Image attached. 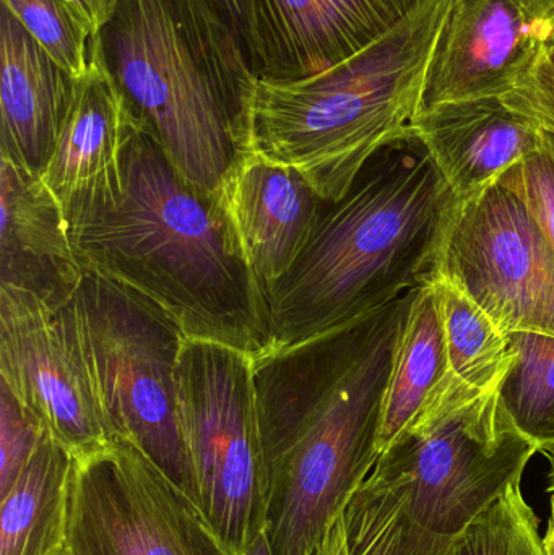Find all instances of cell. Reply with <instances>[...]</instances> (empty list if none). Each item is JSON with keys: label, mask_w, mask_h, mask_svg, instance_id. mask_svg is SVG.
<instances>
[{"label": "cell", "mask_w": 554, "mask_h": 555, "mask_svg": "<svg viewBox=\"0 0 554 555\" xmlns=\"http://www.w3.org/2000/svg\"><path fill=\"white\" fill-rule=\"evenodd\" d=\"M415 294L253 358L273 555L311 554L373 472L394 356Z\"/></svg>", "instance_id": "6da1fadb"}, {"label": "cell", "mask_w": 554, "mask_h": 555, "mask_svg": "<svg viewBox=\"0 0 554 555\" xmlns=\"http://www.w3.org/2000/svg\"><path fill=\"white\" fill-rule=\"evenodd\" d=\"M123 179L116 204L67 218L81 267L158 304L189 339L269 352V304L223 195L188 181L133 119Z\"/></svg>", "instance_id": "7a4b0ae2"}, {"label": "cell", "mask_w": 554, "mask_h": 555, "mask_svg": "<svg viewBox=\"0 0 554 555\" xmlns=\"http://www.w3.org/2000/svg\"><path fill=\"white\" fill-rule=\"evenodd\" d=\"M459 204L412 132L377 152L340 201L325 202L295 266L270 291V351L348 325L425 283Z\"/></svg>", "instance_id": "3957f363"}, {"label": "cell", "mask_w": 554, "mask_h": 555, "mask_svg": "<svg viewBox=\"0 0 554 555\" xmlns=\"http://www.w3.org/2000/svg\"><path fill=\"white\" fill-rule=\"evenodd\" d=\"M93 57L192 184L223 195L254 155L257 78L208 0H116Z\"/></svg>", "instance_id": "277c9868"}, {"label": "cell", "mask_w": 554, "mask_h": 555, "mask_svg": "<svg viewBox=\"0 0 554 555\" xmlns=\"http://www.w3.org/2000/svg\"><path fill=\"white\" fill-rule=\"evenodd\" d=\"M452 0H426L379 41L314 77L257 80L254 153L298 169L327 204L381 150L409 135Z\"/></svg>", "instance_id": "5b68a950"}, {"label": "cell", "mask_w": 554, "mask_h": 555, "mask_svg": "<svg viewBox=\"0 0 554 555\" xmlns=\"http://www.w3.org/2000/svg\"><path fill=\"white\" fill-rule=\"evenodd\" d=\"M536 453L501 388L480 390L454 375L379 453L370 478L399 504L407 555H441L523 481Z\"/></svg>", "instance_id": "8992f818"}, {"label": "cell", "mask_w": 554, "mask_h": 555, "mask_svg": "<svg viewBox=\"0 0 554 555\" xmlns=\"http://www.w3.org/2000/svg\"><path fill=\"white\" fill-rule=\"evenodd\" d=\"M94 391L114 439L142 450L192 499L175 372L188 336L139 291L83 269L74 299Z\"/></svg>", "instance_id": "52a82bcc"}, {"label": "cell", "mask_w": 554, "mask_h": 555, "mask_svg": "<svg viewBox=\"0 0 554 555\" xmlns=\"http://www.w3.org/2000/svg\"><path fill=\"white\" fill-rule=\"evenodd\" d=\"M175 380L192 501L230 554L241 553L266 530L269 499L253 358L221 343L188 338Z\"/></svg>", "instance_id": "ba28073f"}, {"label": "cell", "mask_w": 554, "mask_h": 555, "mask_svg": "<svg viewBox=\"0 0 554 555\" xmlns=\"http://www.w3.org/2000/svg\"><path fill=\"white\" fill-rule=\"evenodd\" d=\"M65 555H231L194 501L116 439L74 459Z\"/></svg>", "instance_id": "9c48e42d"}, {"label": "cell", "mask_w": 554, "mask_h": 555, "mask_svg": "<svg viewBox=\"0 0 554 555\" xmlns=\"http://www.w3.org/2000/svg\"><path fill=\"white\" fill-rule=\"evenodd\" d=\"M431 273L458 284L504 333L554 336V250L506 185L459 204Z\"/></svg>", "instance_id": "30bf717a"}, {"label": "cell", "mask_w": 554, "mask_h": 555, "mask_svg": "<svg viewBox=\"0 0 554 555\" xmlns=\"http://www.w3.org/2000/svg\"><path fill=\"white\" fill-rule=\"evenodd\" d=\"M0 378L74 459L116 440L94 391L74 300L52 307L0 284Z\"/></svg>", "instance_id": "8fae6325"}, {"label": "cell", "mask_w": 554, "mask_h": 555, "mask_svg": "<svg viewBox=\"0 0 554 555\" xmlns=\"http://www.w3.org/2000/svg\"><path fill=\"white\" fill-rule=\"evenodd\" d=\"M426 0H253L247 55L260 81L314 77L360 54Z\"/></svg>", "instance_id": "7c38bea8"}, {"label": "cell", "mask_w": 554, "mask_h": 555, "mask_svg": "<svg viewBox=\"0 0 554 555\" xmlns=\"http://www.w3.org/2000/svg\"><path fill=\"white\" fill-rule=\"evenodd\" d=\"M546 44L519 0H452L429 59L420 111L506 98Z\"/></svg>", "instance_id": "4fadbf2b"}, {"label": "cell", "mask_w": 554, "mask_h": 555, "mask_svg": "<svg viewBox=\"0 0 554 555\" xmlns=\"http://www.w3.org/2000/svg\"><path fill=\"white\" fill-rule=\"evenodd\" d=\"M130 126L123 96L93 57L77 80L70 113L41 175L65 217L111 207L123 195V152Z\"/></svg>", "instance_id": "5bb4252c"}, {"label": "cell", "mask_w": 554, "mask_h": 555, "mask_svg": "<svg viewBox=\"0 0 554 555\" xmlns=\"http://www.w3.org/2000/svg\"><path fill=\"white\" fill-rule=\"evenodd\" d=\"M410 132L461 202L497 184L545 135V129L503 98L452 101L420 111Z\"/></svg>", "instance_id": "9a60e30c"}, {"label": "cell", "mask_w": 554, "mask_h": 555, "mask_svg": "<svg viewBox=\"0 0 554 555\" xmlns=\"http://www.w3.org/2000/svg\"><path fill=\"white\" fill-rule=\"evenodd\" d=\"M81 278L83 267L57 198L39 176L0 156V284L65 307Z\"/></svg>", "instance_id": "2e32d148"}, {"label": "cell", "mask_w": 554, "mask_h": 555, "mask_svg": "<svg viewBox=\"0 0 554 555\" xmlns=\"http://www.w3.org/2000/svg\"><path fill=\"white\" fill-rule=\"evenodd\" d=\"M0 156L41 178L74 104L77 80L26 31L0 13Z\"/></svg>", "instance_id": "e0dca14e"}, {"label": "cell", "mask_w": 554, "mask_h": 555, "mask_svg": "<svg viewBox=\"0 0 554 555\" xmlns=\"http://www.w3.org/2000/svg\"><path fill=\"white\" fill-rule=\"evenodd\" d=\"M223 197L254 276L269 299L308 244L325 202L298 169L257 153L237 169Z\"/></svg>", "instance_id": "ac0fdd59"}, {"label": "cell", "mask_w": 554, "mask_h": 555, "mask_svg": "<svg viewBox=\"0 0 554 555\" xmlns=\"http://www.w3.org/2000/svg\"><path fill=\"white\" fill-rule=\"evenodd\" d=\"M74 456L51 434L0 495V555H59L67 538Z\"/></svg>", "instance_id": "d6986e66"}, {"label": "cell", "mask_w": 554, "mask_h": 555, "mask_svg": "<svg viewBox=\"0 0 554 555\" xmlns=\"http://www.w3.org/2000/svg\"><path fill=\"white\" fill-rule=\"evenodd\" d=\"M454 378L438 296L429 281L416 287L384 398L379 453Z\"/></svg>", "instance_id": "ffe728a7"}, {"label": "cell", "mask_w": 554, "mask_h": 555, "mask_svg": "<svg viewBox=\"0 0 554 555\" xmlns=\"http://www.w3.org/2000/svg\"><path fill=\"white\" fill-rule=\"evenodd\" d=\"M455 377L480 390H500L513 364L507 333L448 278L431 273Z\"/></svg>", "instance_id": "44dd1931"}, {"label": "cell", "mask_w": 554, "mask_h": 555, "mask_svg": "<svg viewBox=\"0 0 554 555\" xmlns=\"http://www.w3.org/2000/svg\"><path fill=\"white\" fill-rule=\"evenodd\" d=\"M513 364L501 398L516 426L533 442L554 439V336L507 333Z\"/></svg>", "instance_id": "7402d4cb"}, {"label": "cell", "mask_w": 554, "mask_h": 555, "mask_svg": "<svg viewBox=\"0 0 554 555\" xmlns=\"http://www.w3.org/2000/svg\"><path fill=\"white\" fill-rule=\"evenodd\" d=\"M441 555H546L539 518L514 482Z\"/></svg>", "instance_id": "603a6c76"}, {"label": "cell", "mask_w": 554, "mask_h": 555, "mask_svg": "<svg viewBox=\"0 0 554 555\" xmlns=\"http://www.w3.org/2000/svg\"><path fill=\"white\" fill-rule=\"evenodd\" d=\"M26 31L75 78L93 61L94 35L65 0H2Z\"/></svg>", "instance_id": "cb8c5ba5"}, {"label": "cell", "mask_w": 554, "mask_h": 555, "mask_svg": "<svg viewBox=\"0 0 554 555\" xmlns=\"http://www.w3.org/2000/svg\"><path fill=\"white\" fill-rule=\"evenodd\" d=\"M344 524L348 555H407L399 504L370 476L348 502Z\"/></svg>", "instance_id": "d4e9b609"}, {"label": "cell", "mask_w": 554, "mask_h": 555, "mask_svg": "<svg viewBox=\"0 0 554 555\" xmlns=\"http://www.w3.org/2000/svg\"><path fill=\"white\" fill-rule=\"evenodd\" d=\"M498 182L523 198L554 250V133L545 130L539 149L507 169Z\"/></svg>", "instance_id": "484cf974"}, {"label": "cell", "mask_w": 554, "mask_h": 555, "mask_svg": "<svg viewBox=\"0 0 554 555\" xmlns=\"http://www.w3.org/2000/svg\"><path fill=\"white\" fill-rule=\"evenodd\" d=\"M48 429L0 384V495L12 486Z\"/></svg>", "instance_id": "4316f807"}, {"label": "cell", "mask_w": 554, "mask_h": 555, "mask_svg": "<svg viewBox=\"0 0 554 555\" xmlns=\"http://www.w3.org/2000/svg\"><path fill=\"white\" fill-rule=\"evenodd\" d=\"M503 100L513 109L536 120L542 129L554 133V42L543 48L532 70Z\"/></svg>", "instance_id": "83f0119b"}, {"label": "cell", "mask_w": 554, "mask_h": 555, "mask_svg": "<svg viewBox=\"0 0 554 555\" xmlns=\"http://www.w3.org/2000/svg\"><path fill=\"white\" fill-rule=\"evenodd\" d=\"M208 2L218 10V13L227 20L228 25L236 31L247 51V33H249L253 0H208Z\"/></svg>", "instance_id": "f1b7e54d"}, {"label": "cell", "mask_w": 554, "mask_h": 555, "mask_svg": "<svg viewBox=\"0 0 554 555\" xmlns=\"http://www.w3.org/2000/svg\"><path fill=\"white\" fill-rule=\"evenodd\" d=\"M78 16L87 23L88 28L96 38L100 29L113 15L116 0H65Z\"/></svg>", "instance_id": "f546056e"}, {"label": "cell", "mask_w": 554, "mask_h": 555, "mask_svg": "<svg viewBox=\"0 0 554 555\" xmlns=\"http://www.w3.org/2000/svg\"><path fill=\"white\" fill-rule=\"evenodd\" d=\"M546 42L554 39V0H519Z\"/></svg>", "instance_id": "4dcf8cb0"}, {"label": "cell", "mask_w": 554, "mask_h": 555, "mask_svg": "<svg viewBox=\"0 0 554 555\" xmlns=\"http://www.w3.org/2000/svg\"><path fill=\"white\" fill-rule=\"evenodd\" d=\"M309 555H348L347 534H345L344 514L332 525L318 547Z\"/></svg>", "instance_id": "1f68e13d"}, {"label": "cell", "mask_w": 554, "mask_h": 555, "mask_svg": "<svg viewBox=\"0 0 554 555\" xmlns=\"http://www.w3.org/2000/svg\"><path fill=\"white\" fill-rule=\"evenodd\" d=\"M231 555H273L267 530L260 531V533L250 541L249 546L244 547L241 553H234Z\"/></svg>", "instance_id": "d6a6232c"}, {"label": "cell", "mask_w": 554, "mask_h": 555, "mask_svg": "<svg viewBox=\"0 0 554 555\" xmlns=\"http://www.w3.org/2000/svg\"><path fill=\"white\" fill-rule=\"evenodd\" d=\"M539 453H542V455L545 456L546 462H549V492L554 494V439H550L546 440V442L540 443Z\"/></svg>", "instance_id": "836d02e7"}, {"label": "cell", "mask_w": 554, "mask_h": 555, "mask_svg": "<svg viewBox=\"0 0 554 555\" xmlns=\"http://www.w3.org/2000/svg\"><path fill=\"white\" fill-rule=\"evenodd\" d=\"M543 546H545L546 555H554V524L549 521V530H546L545 537H543Z\"/></svg>", "instance_id": "e575fe53"}, {"label": "cell", "mask_w": 554, "mask_h": 555, "mask_svg": "<svg viewBox=\"0 0 554 555\" xmlns=\"http://www.w3.org/2000/svg\"><path fill=\"white\" fill-rule=\"evenodd\" d=\"M550 521L554 524V494H552V517H550Z\"/></svg>", "instance_id": "d590c367"}, {"label": "cell", "mask_w": 554, "mask_h": 555, "mask_svg": "<svg viewBox=\"0 0 554 555\" xmlns=\"http://www.w3.org/2000/svg\"><path fill=\"white\" fill-rule=\"evenodd\" d=\"M59 555H65V554H64V553H62V554H59Z\"/></svg>", "instance_id": "8d00e7d4"}, {"label": "cell", "mask_w": 554, "mask_h": 555, "mask_svg": "<svg viewBox=\"0 0 554 555\" xmlns=\"http://www.w3.org/2000/svg\"><path fill=\"white\" fill-rule=\"evenodd\" d=\"M553 42H554V39H553Z\"/></svg>", "instance_id": "74e56055"}]
</instances>
